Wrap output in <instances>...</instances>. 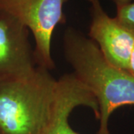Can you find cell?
I'll list each match as a JSON object with an SVG mask.
<instances>
[{"label":"cell","instance_id":"1","mask_svg":"<svg viewBox=\"0 0 134 134\" xmlns=\"http://www.w3.org/2000/svg\"><path fill=\"white\" fill-rule=\"evenodd\" d=\"M63 49L73 74L98 101L100 124L97 134H110L109 120L113 111L134 105V75L111 65L92 39L72 27L64 32Z\"/></svg>","mask_w":134,"mask_h":134},{"label":"cell","instance_id":"2","mask_svg":"<svg viewBox=\"0 0 134 134\" xmlns=\"http://www.w3.org/2000/svg\"><path fill=\"white\" fill-rule=\"evenodd\" d=\"M58 79L37 66L26 76L0 81V134H44L52 114Z\"/></svg>","mask_w":134,"mask_h":134},{"label":"cell","instance_id":"3","mask_svg":"<svg viewBox=\"0 0 134 134\" xmlns=\"http://www.w3.org/2000/svg\"><path fill=\"white\" fill-rule=\"evenodd\" d=\"M69 0H0V9L19 19L32 33L34 54L37 66L54 68L51 43L54 29L66 23L63 5Z\"/></svg>","mask_w":134,"mask_h":134},{"label":"cell","instance_id":"4","mask_svg":"<svg viewBox=\"0 0 134 134\" xmlns=\"http://www.w3.org/2000/svg\"><path fill=\"white\" fill-rule=\"evenodd\" d=\"M29 33L19 19L0 9V81L26 76L36 69Z\"/></svg>","mask_w":134,"mask_h":134},{"label":"cell","instance_id":"5","mask_svg":"<svg viewBox=\"0 0 134 134\" xmlns=\"http://www.w3.org/2000/svg\"><path fill=\"white\" fill-rule=\"evenodd\" d=\"M90 5L91 22L89 37L111 65L129 72L130 53L134 45V33L110 17L100 0H86Z\"/></svg>","mask_w":134,"mask_h":134},{"label":"cell","instance_id":"6","mask_svg":"<svg viewBox=\"0 0 134 134\" xmlns=\"http://www.w3.org/2000/svg\"><path fill=\"white\" fill-rule=\"evenodd\" d=\"M86 106L99 119V107L96 97L73 73L58 79L52 114L44 134H81L73 130L69 117L75 107Z\"/></svg>","mask_w":134,"mask_h":134},{"label":"cell","instance_id":"7","mask_svg":"<svg viewBox=\"0 0 134 134\" xmlns=\"http://www.w3.org/2000/svg\"><path fill=\"white\" fill-rule=\"evenodd\" d=\"M115 18L120 24L134 33V2L116 6Z\"/></svg>","mask_w":134,"mask_h":134},{"label":"cell","instance_id":"8","mask_svg":"<svg viewBox=\"0 0 134 134\" xmlns=\"http://www.w3.org/2000/svg\"><path fill=\"white\" fill-rule=\"evenodd\" d=\"M129 72L134 75V45L130 53V56Z\"/></svg>","mask_w":134,"mask_h":134},{"label":"cell","instance_id":"9","mask_svg":"<svg viewBox=\"0 0 134 134\" xmlns=\"http://www.w3.org/2000/svg\"><path fill=\"white\" fill-rule=\"evenodd\" d=\"M113 1L115 2L116 6H119V5H126V4H128V3H130L133 0H113Z\"/></svg>","mask_w":134,"mask_h":134}]
</instances>
